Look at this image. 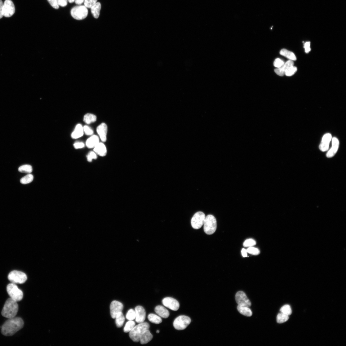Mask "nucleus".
Segmentation results:
<instances>
[{"instance_id": "nucleus-13", "label": "nucleus", "mask_w": 346, "mask_h": 346, "mask_svg": "<svg viewBox=\"0 0 346 346\" xmlns=\"http://www.w3.org/2000/svg\"><path fill=\"white\" fill-rule=\"evenodd\" d=\"M123 308V305L121 302L117 301H113L112 302L110 305L112 318L113 319H115L117 314L122 312Z\"/></svg>"}, {"instance_id": "nucleus-50", "label": "nucleus", "mask_w": 346, "mask_h": 346, "mask_svg": "<svg viewBox=\"0 0 346 346\" xmlns=\"http://www.w3.org/2000/svg\"><path fill=\"white\" fill-rule=\"evenodd\" d=\"M67 1L70 3H73L74 2V0H67Z\"/></svg>"}, {"instance_id": "nucleus-24", "label": "nucleus", "mask_w": 346, "mask_h": 346, "mask_svg": "<svg viewBox=\"0 0 346 346\" xmlns=\"http://www.w3.org/2000/svg\"><path fill=\"white\" fill-rule=\"evenodd\" d=\"M237 309L240 313L245 316L251 317L252 315V311L248 307L238 305Z\"/></svg>"}, {"instance_id": "nucleus-41", "label": "nucleus", "mask_w": 346, "mask_h": 346, "mask_svg": "<svg viewBox=\"0 0 346 346\" xmlns=\"http://www.w3.org/2000/svg\"><path fill=\"white\" fill-rule=\"evenodd\" d=\"M97 158V155L94 152H90L87 156V160L89 162H91L93 159H96Z\"/></svg>"}, {"instance_id": "nucleus-10", "label": "nucleus", "mask_w": 346, "mask_h": 346, "mask_svg": "<svg viewBox=\"0 0 346 346\" xmlns=\"http://www.w3.org/2000/svg\"><path fill=\"white\" fill-rule=\"evenodd\" d=\"M15 12L14 4L11 0H5L3 3L2 14L6 17H11Z\"/></svg>"}, {"instance_id": "nucleus-40", "label": "nucleus", "mask_w": 346, "mask_h": 346, "mask_svg": "<svg viewBox=\"0 0 346 346\" xmlns=\"http://www.w3.org/2000/svg\"><path fill=\"white\" fill-rule=\"evenodd\" d=\"M285 63L283 61L280 59H277L274 61V65L277 69L280 68Z\"/></svg>"}, {"instance_id": "nucleus-47", "label": "nucleus", "mask_w": 346, "mask_h": 346, "mask_svg": "<svg viewBox=\"0 0 346 346\" xmlns=\"http://www.w3.org/2000/svg\"><path fill=\"white\" fill-rule=\"evenodd\" d=\"M3 3L2 0H0V19L2 18L3 16L2 14V9Z\"/></svg>"}, {"instance_id": "nucleus-9", "label": "nucleus", "mask_w": 346, "mask_h": 346, "mask_svg": "<svg viewBox=\"0 0 346 346\" xmlns=\"http://www.w3.org/2000/svg\"><path fill=\"white\" fill-rule=\"evenodd\" d=\"M206 217L205 214L202 211L196 213L191 220L192 227L196 229L201 228L204 225Z\"/></svg>"}, {"instance_id": "nucleus-6", "label": "nucleus", "mask_w": 346, "mask_h": 346, "mask_svg": "<svg viewBox=\"0 0 346 346\" xmlns=\"http://www.w3.org/2000/svg\"><path fill=\"white\" fill-rule=\"evenodd\" d=\"M71 14L73 18L77 20H82L88 16V11L87 7L85 6L79 5L74 7L71 11Z\"/></svg>"}, {"instance_id": "nucleus-18", "label": "nucleus", "mask_w": 346, "mask_h": 346, "mask_svg": "<svg viewBox=\"0 0 346 346\" xmlns=\"http://www.w3.org/2000/svg\"><path fill=\"white\" fill-rule=\"evenodd\" d=\"M153 336L149 329L143 331L141 334L140 338V341L141 344H145L152 340Z\"/></svg>"}, {"instance_id": "nucleus-26", "label": "nucleus", "mask_w": 346, "mask_h": 346, "mask_svg": "<svg viewBox=\"0 0 346 346\" xmlns=\"http://www.w3.org/2000/svg\"><path fill=\"white\" fill-rule=\"evenodd\" d=\"M281 55L286 57L290 60L295 61L296 60V57L295 54L292 52L290 51L285 49H282L280 52Z\"/></svg>"}, {"instance_id": "nucleus-35", "label": "nucleus", "mask_w": 346, "mask_h": 346, "mask_svg": "<svg viewBox=\"0 0 346 346\" xmlns=\"http://www.w3.org/2000/svg\"><path fill=\"white\" fill-rule=\"evenodd\" d=\"M136 317L135 311L132 309L129 310L126 315V318L129 321H133L136 318Z\"/></svg>"}, {"instance_id": "nucleus-28", "label": "nucleus", "mask_w": 346, "mask_h": 346, "mask_svg": "<svg viewBox=\"0 0 346 346\" xmlns=\"http://www.w3.org/2000/svg\"><path fill=\"white\" fill-rule=\"evenodd\" d=\"M148 319L151 322L156 324H160L162 322L160 317L152 313L148 315Z\"/></svg>"}, {"instance_id": "nucleus-12", "label": "nucleus", "mask_w": 346, "mask_h": 346, "mask_svg": "<svg viewBox=\"0 0 346 346\" xmlns=\"http://www.w3.org/2000/svg\"><path fill=\"white\" fill-rule=\"evenodd\" d=\"M162 302L165 306L172 311H177L180 308V304L178 301L172 297L165 298L162 300Z\"/></svg>"}, {"instance_id": "nucleus-1", "label": "nucleus", "mask_w": 346, "mask_h": 346, "mask_svg": "<svg viewBox=\"0 0 346 346\" xmlns=\"http://www.w3.org/2000/svg\"><path fill=\"white\" fill-rule=\"evenodd\" d=\"M24 322L20 317H14L6 321L1 327L2 334L6 336H12L22 329Z\"/></svg>"}, {"instance_id": "nucleus-20", "label": "nucleus", "mask_w": 346, "mask_h": 346, "mask_svg": "<svg viewBox=\"0 0 346 346\" xmlns=\"http://www.w3.org/2000/svg\"><path fill=\"white\" fill-rule=\"evenodd\" d=\"M94 152L98 155L101 157H104L107 154V150L104 144L100 142L94 149Z\"/></svg>"}, {"instance_id": "nucleus-29", "label": "nucleus", "mask_w": 346, "mask_h": 346, "mask_svg": "<svg viewBox=\"0 0 346 346\" xmlns=\"http://www.w3.org/2000/svg\"><path fill=\"white\" fill-rule=\"evenodd\" d=\"M116 324L118 328H121L122 326L125 321V318L122 312L118 313L115 317Z\"/></svg>"}, {"instance_id": "nucleus-14", "label": "nucleus", "mask_w": 346, "mask_h": 346, "mask_svg": "<svg viewBox=\"0 0 346 346\" xmlns=\"http://www.w3.org/2000/svg\"><path fill=\"white\" fill-rule=\"evenodd\" d=\"M332 139L331 134L328 133L323 136L319 145L320 150L322 152L328 151L329 149L330 143Z\"/></svg>"}, {"instance_id": "nucleus-46", "label": "nucleus", "mask_w": 346, "mask_h": 346, "mask_svg": "<svg viewBox=\"0 0 346 346\" xmlns=\"http://www.w3.org/2000/svg\"><path fill=\"white\" fill-rule=\"evenodd\" d=\"M59 5L62 7H64L67 5V0H57Z\"/></svg>"}, {"instance_id": "nucleus-27", "label": "nucleus", "mask_w": 346, "mask_h": 346, "mask_svg": "<svg viewBox=\"0 0 346 346\" xmlns=\"http://www.w3.org/2000/svg\"><path fill=\"white\" fill-rule=\"evenodd\" d=\"M97 120V117L95 115L91 113H87L85 114L83 118V121L87 124L95 122Z\"/></svg>"}, {"instance_id": "nucleus-17", "label": "nucleus", "mask_w": 346, "mask_h": 346, "mask_svg": "<svg viewBox=\"0 0 346 346\" xmlns=\"http://www.w3.org/2000/svg\"><path fill=\"white\" fill-rule=\"evenodd\" d=\"M97 131L101 141L103 142L106 141L108 132L107 124L104 123H102L97 127Z\"/></svg>"}, {"instance_id": "nucleus-37", "label": "nucleus", "mask_w": 346, "mask_h": 346, "mask_svg": "<svg viewBox=\"0 0 346 346\" xmlns=\"http://www.w3.org/2000/svg\"><path fill=\"white\" fill-rule=\"evenodd\" d=\"M246 251L250 254L255 255H258L260 253L259 249L252 246L250 247L247 249Z\"/></svg>"}, {"instance_id": "nucleus-7", "label": "nucleus", "mask_w": 346, "mask_h": 346, "mask_svg": "<svg viewBox=\"0 0 346 346\" xmlns=\"http://www.w3.org/2000/svg\"><path fill=\"white\" fill-rule=\"evenodd\" d=\"M8 280L12 283L22 284L27 280L26 275L24 273L18 271H13L9 273L8 276Z\"/></svg>"}, {"instance_id": "nucleus-23", "label": "nucleus", "mask_w": 346, "mask_h": 346, "mask_svg": "<svg viewBox=\"0 0 346 346\" xmlns=\"http://www.w3.org/2000/svg\"><path fill=\"white\" fill-rule=\"evenodd\" d=\"M84 133L83 127L82 125L78 124L77 125L74 131L72 133L71 137L73 139H78L83 136Z\"/></svg>"}, {"instance_id": "nucleus-2", "label": "nucleus", "mask_w": 346, "mask_h": 346, "mask_svg": "<svg viewBox=\"0 0 346 346\" xmlns=\"http://www.w3.org/2000/svg\"><path fill=\"white\" fill-rule=\"evenodd\" d=\"M17 302L11 298L7 299L2 312V316L9 319L14 318L18 311V305Z\"/></svg>"}, {"instance_id": "nucleus-51", "label": "nucleus", "mask_w": 346, "mask_h": 346, "mask_svg": "<svg viewBox=\"0 0 346 346\" xmlns=\"http://www.w3.org/2000/svg\"><path fill=\"white\" fill-rule=\"evenodd\" d=\"M157 333H159L160 332V331H159V330H157Z\"/></svg>"}, {"instance_id": "nucleus-5", "label": "nucleus", "mask_w": 346, "mask_h": 346, "mask_svg": "<svg viewBox=\"0 0 346 346\" xmlns=\"http://www.w3.org/2000/svg\"><path fill=\"white\" fill-rule=\"evenodd\" d=\"M7 292L11 299L17 302L21 301L23 297L22 291L19 289L16 284L11 283L7 285Z\"/></svg>"}, {"instance_id": "nucleus-48", "label": "nucleus", "mask_w": 346, "mask_h": 346, "mask_svg": "<svg viewBox=\"0 0 346 346\" xmlns=\"http://www.w3.org/2000/svg\"><path fill=\"white\" fill-rule=\"evenodd\" d=\"M242 255L243 257H246L247 256V252L246 250L244 248H243L242 250Z\"/></svg>"}, {"instance_id": "nucleus-33", "label": "nucleus", "mask_w": 346, "mask_h": 346, "mask_svg": "<svg viewBox=\"0 0 346 346\" xmlns=\"http://www.w3.org/2000/svg\"><path fill=\"white\" fill-rule=\"evenodd\" d=\"M135 323L133 321H129L127 322L124 328L125 333H128L131 331L135 326Z\"/></svg>"}, {"instance_id": "nucleus-49", "label": "nucleus", "mask_w": 346, "mask_h": 346, "mask_svg": "<svg viewBox=\"0 0 346 346\" xmlns=\"http://www.w3.org/2000/svg\"><path fill=\"white\" fill-rule=\"evenodd\" d=\"M84 1V0H74L75 3L78 5L82 4Z\"/></svg>"}, {"instance_id": "nucleus-3", "label": "nucleus", "mask_w": 346, "mask_h": 346, "mask_svg": "<svg viewBox=\"0 0 346 346\" xmlns=\"http://www.w3.org/2000/svg\"><path fill=\"white\" fill-rule=\"evenodd\" d=\"M149 324L146 322L139 323L134 327L129 332V336L131 339L134 342H138L140 341V335L144 330L149 329Z\"/></svg>"}, {"instance_id": "nucleus-8", "label": "nucleus", "mask_w": 346, "mask_h": 346, "mask_svg": "<svg viewBox=\"0 0 346 346\" xmlns=\"http://www.w3.org/2000/svg\"><path fill=\"white\" fill-rule=\"evenodd\" d=\"M191 322V320L189 317L185 315H181L177 317L175 320L173 325L176 330H183L187 327Z\"/></svg>"}, {"instance_id": "nucleus-31", "label": "nucleus", "mask_w": 346, "mask_h": 346, "mask_svg": "<svg viewBox=\"0 0 346 346\" xmlns=\"http://www.w3.org/2000/svg\"><path fill=\"white\" fill-rule=\"evenodd\" d=\"M18 171L21 172L30 174L33 171V168L31 165H24L19 167Z\"/></svg>"}, {"instance_id": "nucleus-19", "label": "nucleus", "mask_w": 346, "mask_h": 346, "mask_svg": "<svg viewBox=\"0 0 346 346\" xmlns=\"http://www.w3.org/2000/svg\"><path fill=\"white\" fill-rule=\"evenodd\" d=\"M294 62L293 61L289 60L285 63L280 68L275 70V73L278 75L282 76L285 75L286 70L290 67L293 66Z\"/></svg>"}, {"instance_id": "nucleus-21", "label": "nucleus", "mask_w": 346, "mask_h": 346, "mask_svg": "<svg viewBox=\"0 0 346 346\" xmlns=\"http://www.w3.org/2000/svg\"><path fill=\"white\" fill-rule=\"evenodd\" d=\"M98 136L93 135L89 138L86 141V145L89 148H94L100 143Z\"/></svg>"}, {"instance_id": "nucleus-4", "label": "nucleus", "mask_w": 346, "mask_h": 346, "mask_svg": "<svg viewBox=\"0 0 346 346\" xmlns=\"http://www.w3.org/2000/svg\"><path fill=\"white\" fill-rule=\"evenodd\" d=\"M205 233L211 235L214 234L217 229V221L215 218L212 215H208L205 218L204 224Z\"/></svg>"}, {"instance_id": "nucleus-25", "label": "nucleus", "mask_w": 346, "mask_h": 346, "mask_svg": "<svg viewBox=\"0 0 346 346\" xmlns=\"http://www.w3.org/2000/svg\"><path fill=\"white\" fill-rule=\"evenodd\" d=\"M101 7V6L100 3L98 2L96 3L91 8L92 14L95 18L97 19L99 17Z\"/></svg>"}, {"instance_id": "nucleus-30", "label": "nucleus", "mask_w": 346, "mask_h": 346, "mask_svg": "<svg viewBox=\"0 0 346 346\" xmlns=\"http://www.w3.org/2000/svg\"><path fill=\"white\" fill-rule=\"evenodd\" d=\"M289 316L282 313H279L277 316V323H282L286 322L289 319Z\"/></svg>"}, {"instance_id": "nucleus-44", "label": "nucleus", "mask_w": 346, "mask_h": 346, "mask_svg": "<svg viewBox=\"0 0 346 346\" xmlns=\"http://www.w3.org/2000/svg\"><path fill=\"white\" fill-rule=\"evenodd\" d=\"M304 47L305 49V52L306 53H308L311 51L310 48V42H307L304 44Z\"/></svg>"}, {"instance_id": "nucleus-32", "label": "nucleus", "mask_w": 346, "mask_h": 346, "mask_svg": "<svg viewBox=\"0 0 346 346\" xmlns=\"http://www.w3.org/2000/svg\"><path fill=\"white\" fill-rule=\"evenodd\" d=\"M33 176L32 175L28 174L21 179L20 182L23 184H30L33 180Z\"/></svg>"}, {"instance_id": "nucleus-22", "label": "nucleus", "mask_w": 346, "mask_h": 346, "mask_svg": "<svg viewBox=\"0 0 346 346\" xmlns=\"http://www.w3.org/2000/svg\"><path fill=\"white\" fill-rule=\"evenodd\" d=\"M155 311L157 314L163 318H167L170 315L169 311L162 306H157L155 308Z\"/></svg>"}, {"instance_id": "nucleus-43", "label": "nucleus", "mask_w": 346, "mask_h": 346, "mask_svg": "<svg viewBox=\"0 0 346 346\" xmlns=\"http://www.w3.org/2000/svg\"><path fill=\"white\" fill-rule=\"evenodd\" d=\"M51 6L55 9H59V5L57 3V0H47Z\"/></svg>"}, {"instance_id": "nucleus-16", "label": "nucleus", "mask_w": 346, "mask_h": 346, "mask_svg": "<svg viewBox=\"0 0 346 346\" xmlns=\"http://www.w3.org/2000/svg\"><path fill=\"white\" fill-rule=\"evenodd\" d=\"M332 146L326 153V156L330 158L333 157L337 152L339 145V142L337 138L333 137L332 139Z\"/></svg>"}, {"instance_id": "nucleus-15", "label": "nucleus", "mask_w": 346, "mask_h": 346, "mask_svg": "<svg viewBox=\"0 0 346 346\" xmlns=\"http://www.w3.org/2000/svg\"><path fill=\"white\" fill-rule=\"evenodd\" d=\"M136 321L138 323H142L146 319V312L144 308L140 306H137L135 308Z\"/></svg>"}, {"instance_id": "nucleus-34", "label": "nucleus", "mask_w": 346, "mask_h": 346, "mask_svg": "<svg viewBox=\"0 0 346 346\" xmlns=\"http://www.w3.org/2000/svg\"><path fill=\"white\" fill-rule=\"evenodd\" d=\"M280 311L288 316L291 315L292 313L291 308L289 305H285L282 306L280 309Z\"/></svg>"}, {"instance_id": "nucleus-39", "label": "nucleus", "mask_w": 346, "mask_h": 346, "mask_svg": "<svg viewBox=\"0 0 346 346\" xmlns=\"http://www.w3.org/2000/svg\"><path fill=\"white\" fill-rule=\"evenodd\" d=\"M98 0H84L85 6L88 8H91L97 2Z\"/></svg>"}, {"instance_id": "nucleus-45", "label": "nucleus", "mask_w": 346, "mask_h": 346, "mask_svg": "<svg viewBox=\"0 0 346 346\" xmlns=\"http://www.w3.org/2000/svg\"><path fill=\"white\" fill-rule=\"evenodd\" d=\"M84 144L82 142H77L74 144L73 146L76 149H82L84 147Z\"/></svg>"}, {"instance_id": "nucleus-36", "label": "nucleus", "mask_w": 346, "mask_h": 346, "mask_svg": "<svg viewBox=\"0 0 346 346\" xmlns=\"http://www.w3.org/2000/svg\"><path fill=\"white\" fill-rule=\"evenodd\" d=\"M296 67L293 66L288 68L286 71L285 75L287 76H291L293 75L297 71Z\"/></svg>"}, {"instance_id": "nucleus-11", "label": "nucleus", "mask_w": 346, "mask_h": 346, "mask_svg": "<svg viewBox=\"0 0 346 346\" xmlns=\"http://www.w3.org/2000/svg\"><path fill=\"white\" fill-rule=\"evenodd\" d=\"M235 299L238 305L251 307V303L246 294L243 291H239L235 295Z\"/></svg>"}, {"instance_id": "nucleus-42", "label": "nucleus", "mask_w": 346, "mask_h": 346, "mask_svg": "<svg viewBox=\"0 0 346 346\" xmlns=\"http://www.w3.org/2000/svg\"><path fill=\"white\" fill-rule=\"evenodd\" d=\"M84 132L87 135H91L93 133V130L89 127L85 126L83 127Z\"/></svg>"}, {"instance_id": "nucleus-38", "label": "nucleus", "mask_w": 346, "mask_h": 346, "mask_svg": "<svg viewBox=\"0 0 346 346\" xmlns=\"http://www.w3.org/2000/svg\"><path fill=\"white\" fill-rule=\"evenodd\" d=\"M256 242L255 240L252 239H248L245 240L243 243L244 247H251L255 245Z\"/></svg>"}]
</instances>
